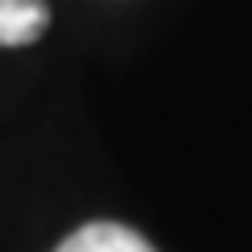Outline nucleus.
<instances>
[{
  "mask_svg": "<svg viewBox=\"0 0 252 252\" xmlns=\"http://www.w3.org/2000/svg\"><path fill=\"white\" fill-rule=\"evenodd\" d=\"M55 252H156V248L122 223H89L80 231H72Z\"/></svg>",
  "mask_w": 252,
  "mask_h": 252,
  "instance_id": "nucleus-1",
  "label": "nucleus"
},
{
  "mask_svg": "<svg viewBox=\"0 0 252 252\" xmlns=\"http://www.w3.org/2000/svg\"><path fill=\"white\" fill-rule=\"evenodd\" d=\"M51 26L46 0H0V46H30Z\"/></svg>",
  "mask_w": 252,
  "mask_h": 252,
  "instance_id": "nucleus-2",
  "label": "nucleus"
}]
</instances>
